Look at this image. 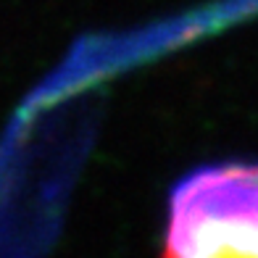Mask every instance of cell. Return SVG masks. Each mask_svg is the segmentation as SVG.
<instances>
[{
    "mask_svg": "<svg viewBox=\"0 0 258 258\" xmlns=\"http://www.w3.org/2000/svg\"><path fill=\"white\" fill-rule=\"evenodd\" d=\"M163 258H258V163L187 174L169 198Z\"/></svg>",
    "mask_w": 258,
    "mask_h": 258,
    "instance_id": "1",
    "label": "cell"
}]
</instances>
